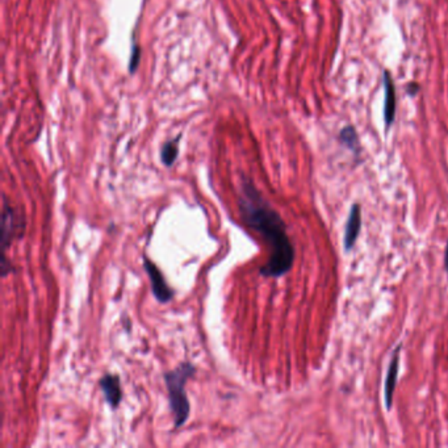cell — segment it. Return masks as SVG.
<instances>
[{
  "label": "cell",
  "mask_w": 448,
  "mask_h": 448,
  "mask_svg": "<svg viewBox=\"0 0 448 448\" xmlns=\"http://www.w3.org/2000/svg\"><path fill=\"white\" fill-rule=\"evenodd\" d=\"M196 374V367L186 362L177 365L172 371H168L165 375L170 410L174 416V426L175 428H182L189 417L191 407L189 400L186 393V384L192 376Z\"/></svg>",
  "instance_id": "2"
},
{
  "label": "cell",
  "mask_w": 448,
  "mask_h": 448,
  "mask_svg": "<svg viewBox=\"0 0 448 448\" xmlns=\"http://www.w3.org/2000/svg\"><path fill=\"white\" fill-rule=\"evenodd\" d=\"M341 140H342L344 145H347L351 150H354V149L358 147V137L355 135V130L351 126H348V128H346L344 130H342Z\"/></svg>",
  "instance_id": "10"
},
{
  "label": "cell",
  "mask_w": 448,
  "mask_h": 448,
  "mask_svg": "<svg viewBox=\"0 0 448 448\" xmlns=\"http://www.w3.org/2000/svg\"><path fill=\"white\" fill-rule=\"evenodd\" d=\"M238 207L242 221L261 236L270 251L269 261L262 266L259 273L264 278L287 275L294 263V247L287 225L249 177H242Z\"/></svg>",
  "instance_id": "1"
},
{
  "label": "cell",
  "mask_w": 448,
  "mask_h": 448,
  "mask_svg": "<svg viewBox=\"0 0 448 448\" xmlns=\"http://www.w3.org/2000/svg\"><path fill=\"white\" fill-rule=\"evenodd\" d=\"M140 58H141V50L140 46L135 43L133 49H132V55H130V62H129V72L130 74L135 73L140 65Z\"/></svg>",
  "instance_id": "11"
},
{
  "label": "cell",
  "mask_w": 448,
  "mask_h": 448,
  "mask_svg": "<svg viewBox=\"0 0 448 448\" xmlns=\"http://www.w3.org/2000/svg\"><path fill=\"white\" fill-rule=\"evenodd\" d=\"M400 351H401V344H398L396 350L393 351L391 363L386 371V384H384V401H386V410L392 409L393 400H395V391H396L398 371H400Z\"/></svg>",
  "instance_id": "5"
},
{
  "label": "cell",
  "mask_w": 448,
  "mask_h": 448,
  "mask_svg": "<svg viewBox=\"0 0 448 448\" xmlns=\"http://www.w3.org/2000/svg\"><path fill=\"white\" fill-rule=\"evenodd\" d=\"M444 270L448 272V240L446 245V251H444Z\"/></svg>",
  "instance_id": "12"
},
{
  "label": "cell",
  "mask_w": 448,
  "mask_h": 448,
  "mask_svg": "<svg viewBox=\"0 0 448 448\" xmlns=\"http://www.w3.org/2000/svg\"><path fill=\"white\" fill-rule=\"evenodd\" d=\"M100 389L104 395L105 401L112 409H117L123 400V389L120 377L112 374H107L99 381Z\"/></svg>",
  "instance_id": "7"
},
{
  "label": "cell",
  "mask_w": 448,
  "mask_h": 448,
  "mask_svg": "<svg viewBox=\"0 0 448 448\" xmlns=\"http://www.w3.org/2000/svg\"><path fill=\"white\" fill-rule=\"evenodd\" d=\"M25 230V219L20 213L8 203V198L3 196V215H1V251L6 255L12 242L21 240Z\"/></svg>",
  "instance_id": "3"
},
{
  "label": "cell",
  "mask_w": 448,
  "mask_h": 448,
  "mask_svg": "<svg viewBox=\"0 0 448 448\" xmlns=\"http://www.w3.org/2000/svg\"><path fill=\"white\" fill-rule=\"evenodd\" d=\"M179 141H180V137H177L172 141H167L161 149V161L165 166L171 167L175 163L179 154Z\"/></svg>",
  "instance_id": "9"
},
{
  "label": "cell",
  "mask_w": 448,
  "mask_h": 448,
  "mask_svg": "<svg viewBox=\"0 0 448 448\" xmlns=\"http://www.w3.org/2000/svg\"><path fill=\"white\" fill-rule=\"evenodd\" d=\"M144 267H145L147 276L150 279L151 292L154 294L156 301H159L161 304H166V302L171 301L174 299V291L167 284L163 273L147 257L144 258Z\"/></svg>",
  "instance_id": "4"
},
{
  "label": "cell",
  "mask_w": 448,
  "mask_h": 448,
  "mask_svg": "<svg viewBox=\"0 0 448 448\" xmlns=\"http://www.w3.org/2000/svg\"><path fill=\"white\" fill-rule=\"evenodd\" d=\"M384 79H386V111H384V115H386V126H389L392 124V121L395 118V114H396V91H395V86H393L389 73H386Z\"/></svg>",
  "instance_id": "8"
},
{
  "label": "cell",
  "mask_w": 448,
  "mask_h": 448,
  "mask_svg": "<svg viewBox=\"0 0 448 448\" xmlns=\"http://www.w3.org/2000/svg\"><path fill=\"white\" fill-rule=\"evenodd\" d=\"M360 229H362V208L359 204H354L350 209L348 219L344 228V250L350 251L354 247Z\"/></svg>",
  "instance_id": "6"
}]
</instances>
